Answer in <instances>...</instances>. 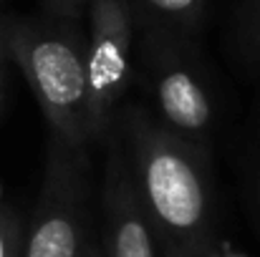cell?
<instances>
[{
    "label": "cell",
    "instance_id": "4fadbf2b",
    "mask_svg": "<svg viewBox=\"0 0 260 257\" xmlns=\"http://www.w3.org/2000/svg\"><path fill=\"white\" fill-rule=\"evenodd\" d=\"M3 86H5V63H0V101H3Z\"/></svg>",
    "mask_w": 260,
    "mask_h": 257
},
{
    "label": "cell",
    "instance_id": "5bb4252c",
    "mask_svg": "<svg viewBox=\"0 0 260 257\" xmlns=\"http://www.w3.org/2000/svg\"><path fill=\"white\" fill-rule=\"evenodd\" d=\"M0 197H3V187H0Z\"/></svg>",
    "mask_w": 260,
    "mask_h": 257
},
{
    "label": "cell",
    "instance_id": "6da1fadb",
    "mask_svg": "<svg viewBox=\"0 0 260 257\" xmlns=\"http://www.w3.org/2000/svg\"><path fill=\"white\" fill-rule=\"evenodd\" d=\"M114 131L167 257H207L215 240L207 154L172 134L152 108L132 101L121 103Z\"/></svg>",
    "mask_w": 260,
    "mask_h": 257
},
{
    "label": "cell",
    "instance_id": "7a4b0ae2",
    "mask_svg": "<svg viewBox=\"0 0 260 257\" xmlns=\"http://www.w3.org/2000/svg\"><path fill=\"white\" fill-rule=\"evenodd\" d=\"M8 58L15 61L48 134L74 144H88L86 121V33L81 23L58 18H5Z\"/></svg>",
    "mask_w": 260,
    "mask_h": 257
},
{
    "label": "cell",
    "instance_id": "8992f818",
    "mask_svg": "<svg viewBox=\"0 0 260 257\" xmlns=\"http://www.w3.org/2000/svg\"><path fill=\"white\" fill-rule=\"evenodd\" d=\"M104 217V255L106 257H159L154 225L137 194L121 141L114 136L104 144V169L99 184Z\"/></svg>",
    "mask_w": 260,
    "mask_h": 257
},
{
    "label": "cell",
    "instance_id": "30bf717a",
    "mask_svg": "<svg viewBox=\"0 0 260 257\" xmlns=\"http://www.w3.org/2000/svg\"><path fill=\"white\" fill-rule=\"evenodd\" d=\"M41 5H43L46 15H51V18L81 23L86 15L88 0H41Z\"/></svg>",
    "mask_w": 260,
    "mask_h": 257
},
{
    "label": "cell",
    "instance_id": "8fae6325",
    "mask_svg": "<svg viewBox=\"0 0 260 257\" xmlns=\"http://www.w3.org/2000/svg\"><path fill=\"white\" fill-rule=\"evenodd\" d=\"M250 187H253V199H255L258 212H260V144H258L255 157L250 159Z\"/></svg>",
    "mask_w": 260,
    "mask_h": 257
},
{
    "label": "cell",
    "instance_id": "3957f363",
    "mask_svg": "<svg viewBox=\"0 0 260 257\" xmlns=\"http://www.w3.org/2000/svg\"><path fill=\"white\" fill-rule=\"evenodd\" d=\"M139 76L154 101V116L182 141L210 152L215 101L200 66L194 41L137 30Z\"/></svg>",
    "mask_w": 260,
    "mask_h": 257
},
{
    "label": "cell",
    "instance_id": "9c48e42d",
    "mask_svg": "<svg viewBox=\"0 0 260 257\" xmlns=\"http://www.w3.org/2000/svg\"><path fill=\"white\" fill-rule=\"evenodd\" d=\"M23 227L18 214H13L10 209L0 212V257H23Z\"/></svg>",
    "mask_w": 260,
    "mask_h": 257
},
{
    "label": "cell",
    "instance_id": "277c9868",
    "mask_svg": "<svg viewBox=\"0 0 260 257\" xmlns=\"http://www.w3.org/2000/svg\"><path fill=\"white\" fill-rule=\"evenodd\" d=\"M91 189L88 146H74L48 134L43 181L23 257H84L91 240Z\"/></svg>",
    "mask_w": 260,
    "mask_h": 257
},
{
    "label": "cell",
    "instance_id": "ba28073f",
    "mask_svg": "<svg viewBox=\"0 0 260 257\" xmlns=\"http://www.w3.org/2000/svg\"><path fill=\"white\" fill-rule=\"evenodd\" d=\"M230 46L240 63L260 71V0H240L230 18Z\"/></svg>",
    "mask_w": 260,
    "mask_h": 257
},
{
    "label": "cell",
    "instance_id": "5b68a950",
    "mask_svg": "<svg viewBox=\"0 0 260 257\" xmlns=\"http://www.w3.org/2000/svg\"><path fill=\"white\" fill-rule=\"evenodd\" d=\"M86 18L88 144L104 146L114 136L116 114L134 79L137 28L126 0H88Z\"/></svg>",
    "mask_w": 260,
    "mask_h": 257
},
{
    "label": "cell",
    "instance_id": "52a82bcc",
    "mask_svg": "<svg viewBox=\"0 0 260 257\" xmlns=\"http://www.w3.org/2000/svg\"><path fill=\"white\" fill-rule=\"evenodd\" d=\"M210 0H126L137 30L170 33L194 41Z\"/></svg>",
    "mask_w": 260,
    "mask_h": 257
},
{
    "label": "cell",
    "instance_id": "7c38bea8",
    "mask_svg": "<svg viewBox=\"0 0 260 257\" xmlns=\"http://www.w3.org/2000/svg\"><path fill=\"white\" fill-rule=\"evenodd\" d=\"M84 257H106V255H104V247H101V242H96V240L91 237V240L86 242Z\"/></svg>",
    "mask_w": 260,
    "mask_h": 257
}]
</instances>
